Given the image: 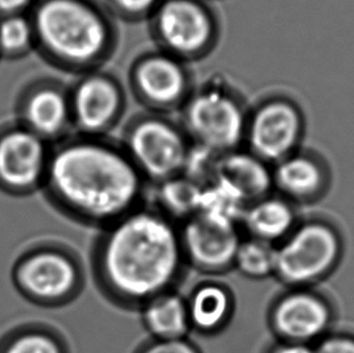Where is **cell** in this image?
I'll return each instance as SVG.
<instances>
[{"mask_svg": "<svg viewBox=\"0 0 354 353\" xmlns=\"http://www.w3.org/2000/svg\"><path fill=\"white\" fill-rule=\"evenodd\" d=\"M91 262L100 293L127 311L177 289L187 269L179 225L148 205L100 230Z\"/></svg>", "mask_w": 354, "mask_h": 353, "instance_id": "1", "label": "cell"}, {"mask_svg": "<svg viewBox=\"0 0 354 353\" xmlns=\"http://www.w3.org/2000/svg\"><path fill=\"white\" fill-rule=\"evenodd\" d=\"M48 179L63 210L100 230L145 205L149 186L109 136L80 134L63 144L48 163Z\"/></svg>", "mask_w": 354, "mask_h": 353, "instance_id": "2", "label": "cell"}, {"mask_svg": "<svg viewBox=\"0 0 354 353\" xmlns=\"http://www.w3.org/2000/svg\"><path fill=\"white\" fill-rule=\"evenodd\" d=\"M35 29L56 62L82 74L103 69L119 48L118 19L102 0H46Z\"/></svg>", "mask_w": 354, "mask_h": 353, "instance_id": "3", "label": "cell"}, {"mask_svg": "<svg viewBox=\"0 0 354 353\" xmlns=\"http://www.w3.org/2000/svg\"><path fill=\"white\" fill-rule=\"evenodd\" d=\"M249 107L227 79L213 75L196 84L179 110V123L192 144L229 153L243 148Z\"/></svg>", "mask_w": 354, "mask_h": 353, "instance_id": "4", "label": "cell"}, {"mask_svg": "<svg viewBox=\"0 0 354 353\" xmlns=\"http://www.w3.org/2000/svg\"><path fill=\"white\" fill-rule=\"evenodd\" d=\"M147 22L155 48L187 64L209 57L221 44V16L208 0H162Z\"/></svg>", "mask_w": 354, "mask_h": 353, "instance_id": "5", "label": "cell"}, {"mask_svg": "<svg viewBox=\"0 0 354 353\" xmlns=\"http://www.w3.org/2000/svg\"><path fill=\"white\" fill-rule=\"evenodd\" d=\"M120 143L149 185L182 174L192 144L179 121L145 110L126 123Z\"/></svg>", "mask_w": 354, "mask_h": 353, "instance_id": "6", "label": "cell"}, {"mask_svg": "<svg viewBox=\"0 0 354 353\" xmlns=\"http://www.w3.org/2000/svg\"><path fill=\"white\" fill-rule=\"evenodd\" d=\"M127 84L143 110L165 115L179 113L196 87L190 64L156 48L134 58Z\"/></svg>", "mask_w": 354, "mask_h": 353, "instance_id": "7", "label": "cell"}, {"mask_svg": "<svg viewBox=\"0 0 354 353\" xmlns=\"http://www.w3.org/2000/svg\"><path fill=\"white\" fill-rule=\"evenodd\" d=\"M305 114L290 96L271 92L249 107L244 148L273 166L300 149Z\"/></svg>", "mask_w": 354, "mask_h": 353, "instance_id": "8", "label": "cell"}, {"mask_svg": "<svg viewBox=\"0 0 354 353\" xmlns=\"http://www.w3.org/2000/svg\"><path fill=\"white\" fill-rule=\"evenodd\" d=\"M337 253L335 235L319 223L297 224L276 246L274 277L288 288L304 287L323 276Z\"/></svg>", "mask_w": 354, "mask_h": 353, "instance_id": "9", "label": "cell"}, {"mask_svg": "<svg viewBox=\"0 0 354 353\" xmlns=\"http://www.w3.org/2000/svg\"><path fill=\"white\" fill-rule=\"evenodd\" d=\"M69 97L73 125L82 136H109L127 110L124 84L104 69L82 74Z\"/></svg>", "mask_w": 354, "mask_h": 353, "instance_id": "10", "label": "cell"}, {"mask_svg": "<svg viewBox=\"0 0 354 353\" xmlns=\"http://www.w3.org/2000/svg\"><path fill=\"white\" fill-rule=\"evenodd\" d=\"M187 266L209 278L234 270L236 253L243 237L239 226L197 215L179 225Z\"/></svg>", "mask_w": 354, "mask_h": 353, "instance_id": "11", "label": "cell"}, {"mask_svg": "<svg viewBox=\"0 0 354 353\" xmlns=\"http://www.w3.org/2000/svg\"><path fill=\"white\" fill-rule=\"evenodd\" d=\"M328 320L329 312L324 302L302 287L289 288L274 296L266 315L274 339L305 345L324 332Z\"/></svg>", "mask_w": 354, "mask_h": 353, "instance_id": "12", "label": "cell"}, {"mask_svg": "<svg viewBox=\"0 0 354 353\" xmlns=\"http://www.w3.org/2000/svg\"><path fill=\"white\" fill-rule=\"evenodd\" d=\"M17 278L30 296L53 302L72 299L84 286V273L77 259L56 249L38 252L26 259Z\"/></svg>", "mask_w": 354, "mask_h": 353, "instance_id": "13", "label": "cell"}, {"mask_svg": "<svg viewBox=\"0 0 354 353\" xmlns=\"http://www.w3.org/2000/svg\"><path fill=\"white\" fill-rule=\"evenodd\" d=\"M48 165L38 134L15 131L0 139V179L10 188L22 190L35 185Z\"/></svg>", "mask_w": 354, "mask_h": 353, "instance_id": "14", "label": "cell"}, {"mask_svg": "<svg viewBox=\"0 0 354 353\" xmlns=\"http://www.w3.org/2000/svg\"><path fill=\"white\" fill-rule=\"evenodd\" d=\"M192 333L216 336L227 329L236 312V298L230 287L216 278H207L185 296Z\"/></svg>", "mask_w": 354, "mask_h": 353, "instance_id": "15", "label": "cell"}, {"mask_svg": "<svg viewBox=\"0 0 354 353\" xmlns=\"http://www.w3.org/2000/svg\"><path fill=\"white\" fill-rule=\"evenodd\" d=\"M216 181L235 190L247 205L273 192L272 166L244 147L221 154Z\"/></svg>", "mask_w": 354, "mask_h": 353, "instance_id": "16", "label": "cell"}, {"mask_svg": "<svg viewBox=\"0 0 354 353\" xmlns=\"http://www.w3.org/2000/svg\"><path fill=\"white\" fill-rule=\"evenodd\" d=\"M294 203L277 192H271L245 206L241 230L244 236L277 246L297 226Z\"/></svg>", "mask_w": 354, "mask_h": 353, "instance_id": "17", "label": "cell"}, {"mask_svg": "<svg viewBox=\"0 0 354 353\" xmlns=\"http://www.w3.org/2000/svg\"><path fill=\"white\" fill-rule=\"evenodd\" d=\"M138 312L150 339H184L192 333L185 296L177 289L153 296Z\"/></svg>", "mask_w": 354, "mask_h": 353, "instance_id": "18", "label": "cell"}, {"mask_svg": "<svg viewBox=\"0 0 354 353\" xmlns=\"http://www.w3.org/2000/svg\"><path fill=\"white\" fill-rule=\"evenodd\" d=\"M273 191L292 203L306 201L319 190L323 171L316 159L300 149L272 166Z\"/></svg>", "mask_w": 354, "mask_h": 353, "instance_id": "19", "label": "cell"}, {"mask_svg": "<svg viewBox=\"0 0 354 353\" xmlns=\"http://www.w3.org/2000/svg\"><path fill=\"white\" fill-rule=\"evenodd\" d=\"M153 205L166 218L180 225L198 213L201 186L183 174L153 184Z\"/></svg>", "mask_w": 354, "mask_h": 353, "instance_id": "20", "label": "cell"}, {"mask_svg": "<svg viewBox=\"0 0 354 353\" xmlns=\"http://www.w3.org/2000/svg\"><path fill=\"white\" fill-rule=\"evenodd\" d=\"M27 115L33 129L41 136L57 137L73 125L69 93L58 87H45L29 100Z\"/></svg>", "mask_w": 354, "mask_h": 353, "instance_id": "21", "label": "cell"}, {"mask_svg": "<svg viewBox=\"0 0 354 353\" xmlns=\"http://www.w3.org/2000/svg\"><path fill=\"white\" fill-rule=\"evenodd\" d=\"M276 246L261 239L243 236L236 253L234 270L244 278L263 281L274 277Z\"/></svg>", "mask_w": 354, "mask_h": 353, "instance_id": "22", "label": "cell"}, {"mask_svg": "<svg viewBox=\"0 0 354 353\" xmlns=\"http://www.w3.org/2000/svg\"><path fill=\"white\" fill-rule=\"evenodd\" d=\"M245 206L247 203L235 190L221 181H214L211 185L202 188L198 213L221 223L241 228Z\"/></svg>", "mask_w": 354, "mask_h": 353, "instance_id": "23", "label": "cell"}, {"mask_svg": "<svg viewBox=\"0 0 354 353\" xmlns=\"http://www.w3.org/2000/svg\"><path fill=\"white\" fill-rule=\"evenodd\" d=\"M221 156V154L214 150L192 144L182 174L201 188L211 185L216 181Z\"/></svg>", "mask_w": 354, "mask_h": 353, "instance_id": "24", "label": "cell"}, {"mask_svg": "<svg viewBox=\"0 0 354 353\" xmlns=\"http://www.w3.org/2000/svg\"><path fill=\"white\" fill-rule=\"evenodd\" d=\"M106 9L119 21L139 24L148 21L162 0H102Z\"/></svg>", "mask_w": 354, "mask_h": 353, "instance_id": "25", "label": "cell"}, {"mask_svg": "<svg viewBox=\"0 0 354 353\" xmlns=\"http://www.w3.org/2000/svg\"><path fill=\"white\" fill-rule=\"evenodd\" d=\"M32 37L30 26L22 17H10L0 24V46L11 53L24 50Z\"/></svg>", "mask_w": 354, "mask_h": 353, "instance_id": "26", "label": "cell"}, {"mask_svg": "<svg viewBox=\"0 0 354 353\" xmlns=\"http://www.w3.org/2000/svg\"><path fill=\"white\" fill-rule=\"evenodd\" d=\"M4 353H66L63 346L53 335L29 333L22 335L8 346Z\"/></svg>", "mask_w": 354, "mask_h": 353, "instance_id": "27", "label": "cell"}, {"mask_svg": "<svg viewBox=\"0 0 354 353\" xmlns=\"http://www.w3.org/2000/svg\"><path fill=\"white\" fill-rule=\"evenodd\" d=\"M133 353H202L190 338L176 340L148 339Z\"/></svg>", "mask_w": 354, "mask_h": 353, "instance_id": "28", "label": "cell"}, {"mask_svg": "<svg viewBox=\"0 0 354 353\" xmlns=\"http://www.w3.org/2000/svg\"><path fill=\"white\" fill-rule=\"evenodd\" d=\"M315 353H354V343L350 340H326Z\"/></svg>", "mask_w": 354, "mask_h": 353, "instance_id": "29", "label": "cell"}, {"mask_svg": "<svg viewBox=\"0 0 354 353\" xmlns=\"http://www.w3.org/2000/svg\"><path fill=\"white\" fill-rule=\"evenodd\" d=\"M263 353H315V350L308 345L276 340Z\"/></svg>", "mask_w": 354, "mask_h": 353, "instance_id": "30", "label": "cell"}, {"mask_svg": "<svg viewBox=\"0 0 354 353\" xmlns=\"http://www.w3.org/2000/svg\"><path fill=\"white\" fill-rule=\"evenodd\" d=\"M30 0H0V10L3 11H17L28 5Z\"/></svg>", "mask_w": 354, "mask_h": 353, "instance_id": "31", "label": "cell"}, {"mask_svg": "<svg viewBox=\"0 0 354 353\" xmlns=\"http://www.w3.org/2000/svg\"><path fill=\"white\" fill-rule=\"evenodd\" d=\"M208 1H214V0H208Z\"/></svg>", "mask_w": 354, "mask_h": 353, "instance_id": "32", "label": "cell"}]
</instances>
